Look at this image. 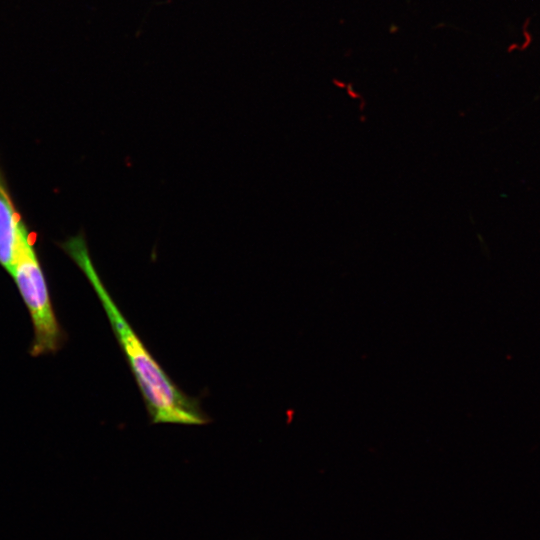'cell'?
<instances>
[{
    "instance_id": "6da1fadb",
    "label": "cell",
    "mask_w": 540,
    "mask_h": 540,
    "mask_svg": "<svg viewBox=\"0 0 540 540\" xmlns=\"http://www.w3.org/2000/svg\"><path fill=\"white\" fill-rule=\"evenodd\" d=\"M63 249L82 270L97 294L152 423L207 424L210 419L199 401L184 393L169 377L114 302L93 265L84 235L71 237L64 242Z\"/></svg>"
},
{
    "instance_id": "7a4b0ae2",
    "label": "cell",
    "mask_w": 540,
    "mask_h": 540,
    "mask_svg": "<svg viewBox=\"0 0 540 540\" xmlns=\"http://www.w3.org/2000/svg\"><path fill=\"white\" fill-rule=\"evenodd\" d=\"M10 275L15 280L31 318V354L41 356L56 352L64 340L63 332L52 306L31 235L21 245Z\"/></svg>"
},
{
    "instance_id": "3957f363",
    "label": "cell",
    "mask_w": 540,
    "mask_h": 540,
    "mask_svg": "<svg viewBox=\"0 0 540 540\" xmlns=\"http://www.w3.org/2000/svg\"><path fill=\"white\" fill-rule=\"evenodd\" d=\"M31 234L18 213L0 170V265L11 274L23 242Z\"/></svg>"
}]
</instances>
